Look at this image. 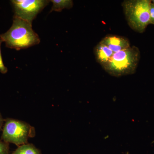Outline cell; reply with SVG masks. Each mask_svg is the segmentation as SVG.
Returning <instances> with one entry per match:
<instances>
[{
    "label": "cell",
    "mask_w": 154,
    "mask_h": 154,
    "mask_svg": "<svg viewBox=\"0 0 154 154\" xmlns=\"http://www.w3.org/2000/svg\"><path fill=\"white\" fill-rule=\"evenodd\" d=\"M0 38L9 48L20 50L38 45L40 39L32 28V24L14 17L12 26Z\"/></svg>",
    "instance_id": "1"
},
{
    "label": "cell",
    "mask_w": 154,
    "mask_h": 154,
    "mask_svg": "<svg viewBox=\"0 0 154 154\" xmlns=\"http://www.w3.org/2000/svg\"><path fill=\"white\" fill-rule=\"evenodd\" d=\"M140 58L139 49L135 46L114 53L108 63L102 66L109 75L114 77L133 74Z\"/></svg>",
    "instance_id": "2"
},
{
    "label": "cell",
    "mask_w": 154,
    "mask_h": 154,
    "mask_svg": "<svg viewBox=\"0 0 154 154\" xmlns=\"http://www.w3.org/2000/svg\"><path fill=\"white\" fill-rule=\"evenodd\" d=\"M151 0H125L122 6L128 23L131 29L143 33L150 24Z\"/></svg>",
    "instance_id": "3"
},
{
    "label": "cell",
    "mask_w": 154,
    "mask_h": 154,
    "mask_svg": "<svg viewBox=\"0 0 154 154\" xmlns=\"http://www.w3.org/2000/svg\"><path fill=\"white\" fill-rule=\"evenodd\" d=\"M34 128L28 123L17 119H8L3 127L2 140L19 146L27 143L28 139L35 136Z\"/></svg>",
    "instance_id": "4"
},
{
    "label": "cell",
    "mask_w": 154,
    "mask_h": 154,
    "mask_svg": "<svg viewBox=\"0 0 154 154\" xmlns=\"http://www.w3.org/2000/svg\"><path fill=\"white\" fill-rule=\"evenodd\" d=\"M50 1L48 0H13L11 2L14 8V17L32 24L33 20Z\"/></svg>",
    "instance_id": "5"
},
{
    "label": "cell",
    "mask_w": 154,
    "mask_h": 154,
    "mask_svg": "<svg viewBox=\"0 0 154 154\" xmlns=\"http://www.w3.org/2000/svg\"><path fill=\"white\" fill-rule=\"evenodd\" d=\"M101 41L113 53L131 47L130 43L128 38L118 35L109 34L102 38Z\"/></svg>",
    "instance_id": "6"
},
{
    "label": "cell",
    "mask_w": 154,
    "mask_h": 154,
    "mask_svg": "<svg viewBox=\"0 0 154 154\" xmlns=\"http://www.w3.org/2000/svg\"><path fill=\"white\" fill-rule=\"evenodd\" d=\"M94 53L96 60L102 67L109 62L114 53L101 41L95 47Z\"/></svg>",
    "instance_id": "7"
},
{
    "label": "cell",
    "mask_w": 154,
    "mask_h": 154,
    "mask_svg": "<svg viewBox=\"0 0 154 154\" xmlns=\"http://www.w3.org/2000/svg\"><path fill=\"white\" fill-rule=\"evenodd\" d=\"M53 5L50 13L55 11L60 12L64 9L71 8L73 5V2L71 0H51Z\"/></svg>",
    "instance_id": "8"
},
{
    "label": "cell",
    "mask_w": 154,
    "mask_h": 154,
    "mask_svg": "<svg viewBox=\"0 0 154 154\" xmlns=\"http://www.w3.org/2000/svg\"><path fill=\"white\" fill-rule=\"evenodd\" d=\"M13 154H41L40 151L32 144L26 143L18 146Z\"/></svg>",
    "instance_id": "9"
},
{
    "label": "cell",
    "mask_w": 154,
    "mask_h": 154,
    "mask_svg": "<svg viewBox=\"0 0 154 154\" xmlns=\"http://www.w3.org/2000/svg\"><path fill=\"white\" fill-rule=\"evenodd\" d=\"M0 154H10L9 144L0 140Z\"/></svg>",
    "instance_id": "10"
},
{
    "label": "cell",
    "mask_w": 154,
    "mask_h": 154,
    "mask_svg": "<svg viewBox=\"0 0 154 154\" xmlns=\"http://www.w3.org/2000/svg\"><path fill=\"white\" fill-rule=\"evenodd\" d=\"M2 42V40L0 38V72L2 74H6L8 72V69L7 67L5 66L4 65L1 53V46Z\"/></svg>",
    "instance_id": "11"
},
{
    "label": "cell",
    "mask_w": 154,
    "mask_h": 154,
    "mask_svg": "<svg viewBox=\"0 0 154 154\" xmlns=\"http://www.w3.org/2000/svg\"><path fill=\"white\" fill-rule=\"evenodd\" d=\"M150 24L154 25V5L152 2L149 10Z\"/></svg>",
    "instance_id": "12"
},
{
    "label": "cell",
    "mask_w": 154,
    "mask_h": 154,
    "mask_svg": "<svg viewBox=\"0 0 154 154\" xmlns=\"http://www.w3.org/2000/svg\"><path fill=\"white\" fill-rule=\"evenodd\" d=\"M4 121H5V120L3 119L2 116V115L0 113V131L2 130V127Z\"/></svg>",
    "instance_id": "13"
},
{
    "label": "cell",
    "mask_w": 154,
    "mask_h": 154,
    "mask_svg": "<svg viewBox=\"0 0 154 154\" xmlns=\"http://www.w3.org/2000/svg\"><path fill=\"white\" fill-rule=\"evenodd\" d=\"M152 2L153 3V4L154 5V0H153V1H152Z\"/></svg>",
    "instance_id": "14"
}]
</instances>
